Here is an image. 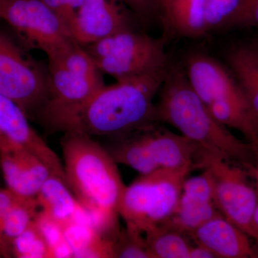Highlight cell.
Listing matches in <instances>:
<instances>
[{
  "label": "cell",
  "mask_w": 258,
  "mask_h": 258,
  "mask_svg": "<svg viewBox=\"0 0 258 258\" xmlns=\"http://www.w3.org/2000/svg\"><path fill=\"white\" fill-rule=\"evenodd\" d=\"M0 131L11 142L43 161L52 174L66 181L64 166L58 156L35 132L28 116L14 101L0 94Z\"/></svg>",
  "instance_id": "obj_13"
},
{
  "label": "cell",
  "mask_w": 258,
  "mask_h": 258,
  "mask_svg": "<svg viewBox=\"0 0 258 258\" xmlns=\"http://www.w3.org/2000/svg\"><path fill=\"white\" fill-rule=\"evenodd\" d=\"M0 256H1V254H0Z\"/></svg>",
  "instance_id": "obj_34"
},
{
  "label": "cell",
  "mask_w": 258,
  "mask_h": 258,
  "mask_svg": "<svg viewBox=\"0 0 258 258\" xmlns=\"http://www.w3.org/2000/svg\"><path fill=\"white\" fill-rule=\"evenodd\" d=\"M113 257L152 258L145 235L140 230L125 225L112 239Z\"/></svg>",
  "instance_id": "obj_22"
},
{
  "label": "cell",
  "mask_w": 258,
  "mask_h": 258,
  "mask_svg": "<svg viewBox=\"0 0 258 258\" xmlns=\"http://www.w3.org/2000/svg\"><path fill=\"white\" fill-rule=\"evenodd\" d=\"M66 24L71 31L82 8L83 0H42Z\"/></svg>",
  "instance_id": "obj_25"
},
{
  "label": "cell",
  "mask_w": 258,
  "mask_h": 258,
  "mask_svg": "<svg viewBox=\"0 0 258 258\" xmlns=\"http://www.w3.org/2000/svg\"><path fill=\"white\" fill-rule=\"evenodd\" d=\"M152 258H189L192 244L189 235L166 224H161L144 233Z\"/></svg>",
  "instance_id": "obj_21"
},
{
  "label": "cell",
  "mask_w": 258,
  "mask_h": 258,
  "mask_svg": "<svg viewBox=\"0 0 258 258\" xmlns=\"http://www.w3.org/2000/svg\"><path fill=\"white\" fill-rule=\"evenodd\" d=\"M207 169L215 183V201L222 215L252 239L258 189L248 171L200 147L194 169Z\"/></svg>",
  "instance_id": "obj_7"
},
{
  "label": "cell",
  "mask_w": 258,
  "mask_h": 258,
  "mask_svg": "<svg viewBox=\"0 0 258 258\" xmlns=\"http://www.w3.org/2000/svg\"><path fill=\"white\" fill-rule=\"evenodd\" d=\"M74 257H113L112 240L79 216L62 227Z\"/></svg>",
  "instance_id": "obj_19"
},
{
  "label": "cell",
  "mask_w": 258,
  "mask_h": 258,
  "mask_svg": "<svg viewBox=\"0 0 258 258\" xmlns=\"http://www.w3.org/2000/svg\"><path fill=\"white\" fill-rule=\"evenodd\" d=\"M191 166L179 169H159L142 174L125 186L118 207L125 225L145 233L165 223L175 212L183 184Z\"/></svg>",
  "instance_id": "obj_5"
},
{
  "label": "cell",
  "mask_w": 258,
  "mask_h": 258,
  "mask_svg": "<svg viewBox=\"0 0 258 258\" xmlns=\"http://www.w3.org/2000/svg\"><path fill=\"white\" fill-rule=\"evenodd\" d=\"M127 7L141 17H147L157 6V0H123Z\"/></svg>",
  "instance_id": "obj_28"
},
{
  "label": "cell",
  "mask_w": 258,
  "mask_h": 258,
  "mask_svg": "<svg viewBox=\"0 0 258 258\" xmlns=\"http://www.w3.org/2000/svg\"><path fill=\"white\" fill-rule=\"evenodd\" d=\"M36 200L40 211L61 227L77 218L83 210L67 182L55 174L42 185Z\"/></svg>",
  "instance_id": "obj_16"
},
{
  "label": "cell",
  "mask_w": 258,
  "mask_h": 258,
  "mask_svg": "<svg viewBox=\"0 0 258 258\" xmlns=\"http://www.w3.org/2000/svg\"><path fill=\"white\" fill-rule=\"evenodd\" d=\"M243 0H207V32L228 26Z\"/></svg>",
  "instance_id": "obj_24"
},
{
  "label": "cell",
  "mask_w": 258,
  "mask_h": 258,
  "mask_svg": "<svg viewBox=\"0 0 258 258\" xmlns=\"http://www.w3.org/2000/svg\"><path fill=\"white\" fill-rule=\"evenodd\" d=\"M99 71L92 57L78 42L49 57L52 95L38 120L43 122L89 99L104 86Z\"/></svg>",
  "instance_id": "obj_8"
},
{
  "label": "cell",
  "mask_w": 258,
  "mask_h": 258,
  "mask_svg": "<svg viewBox=\"0 0 258 258\" xmlns=\"http://www.w3.org/2000/svg\"><path fill=\"white\" fill-rule=\"evenodd\" d=\"M189 237L195 243L210 249L216 258L258 257L250 237L222 215L205 222Z\"/></svg>",
  "instance_id": "obj_15"
},
{
  "label": "cell",
  "mask_w": 258,
  "mask_h": 258,
  "mask_svg": "<svg viewBox=\"0 0 258 258\" xmlns=\"http://www.w3.org/2000/svg\"><path fill=\"white\" fill-rule=\"evenodd\" d=\"M87 47L98 69L117 81L167 69L162 41L128 28L113 32Z\"/></svg>",
  "instance_id": "obj_6"
},
{
  "label": "cell",
  "mask_w": 258,
  "mask_h": 258,
  "mask_svg": "<svg viewBox=\"0 0 258 258\" xmlns=\"http://www.w3.org/2000/svg\"><path fill=\"white\" fill-rule=\"evenodd\" d=\"M228 26L258 28V0H243Z\"/></svg>",
  "instance_id": "obj_26"
},
{
  "label": "cell",
  "mask_w": 258,
  "mask_h": 258,
  "mask_svg": "<svg viewBox=\"0 0 258 258\" xmlns=\"http://www.w3.org/2000/svg\"><path fill=\"white\" fill-rule=\"evenodd\" d=\"M185 74L195 92L220 123L238 131L247 142L257 137V120L230 69L210 56L197 53L186 60Z\"/></svg>",
  "instance_id": "obj_4"
},
{
  "label": "cell",
  "mask_w": 258,
  "mask_h": 258,
  "mask_svg": "<svg viewBox=\"0 0 258 258\" xmlns=\"http://www.w3.org/2000/svg\"><path fill=\"white\" fill-rule=\"evenodd\" d=\"M222 215L215 201V183L210 171L186 178L174 213L166 225L189 235L210 219Z\"/></svg>",
  "instance_id": "obj_11"
},
{
  "label": "cell",
  "mask_w": 258,
  "mask_h": 258,
  "mask_svg": "<svg viewBox=\"0 0 258 258\" xmlns=\"http://www.w3.org/2000/svg\"><path fill=\"white\" fill-rule=\"evenodd\" d=\"M227 60L258 121V42L235 45Z\"/></svg>",
  "instance_id": "obj_18"
},
{
  "label": "cell",
  "mask_w": 258,
  "mask_h": 258,
  "mask_svg": "<svg viewBox=\"0 0 258 258\" xmlns=\"http://www.w3.org/2000/svg\"><path fill=\"white\" fill-rule=\"evenodd\" d=\"M253 233V237H252V239H253V240L255 241L256 243H257L258 252V205L254 215Z\"/></svg>",
  "instance_id": "obj_31"
},
{
  "label": "cell",
  "mask_w": 258,
  "mask_h": 258,
  "mask_svg": "<svg viewBox=\"0 0 258 258\" xmlns=\"http://www.w3.org/2000/svg\"><path fill=\"white\" fill-rule=\"evenodd\" d=\"M158 122L139 129L149 157L158 169H179L191 166L200 147L181 135L159 126Z\"/></svg>",
  "instance_id": "obj_14"
},
{
  "label": "cell",
  "mask_w": 258,
  "mask_h": 258,
  "mask_svg": "<svg viewBox=\"0 0 258 258\" xmlns=\"http://www.w3.org/2000/svg\"><path fill=\"white\" fill-rule=\"evenodd\" d=\"M166 25L178 35L188 37L206 34L207 0H157Z\"/></svg>",
  "instance_id": "obj_17"
},
{
  "label": "cell",
  "mask_w": 258,
  "mask_h": 258,
  "mask_svg": "<svg viewBox=\"0 0 258 258\" xmlns=\"http://www.w3.org/2000/svg\"><path fill=\"white\" fill-rule=\"evenodd\" d=\"M155 104V120L177 129L204 150L244 169L253 165L252 144L235 137L212 115L197 94L185 71L168 70Z\"/></svg>",
  "instance_id": "obj_3"
},
{
  "label": "cell",
  "mask_w": 258,
  "mask_h": 258,
  "mask_svg": "<svg viewBox=\"0 0 258 258\" xmlns=\"http://www.w3.org/2000/svg\"><path fill=\"white\" fill-rule=\"evenodd\" d=\"M168 69L103 86L82 104L51 115L42 123L57 132L117 139L155 121L154 99Z\"/></svg>",
  "instance_id": "obj_1"
},
{
  "label": "cell",
  "mask_w": 258,
  "mask_h": 258,
  "mask_svg": "<svg viewBox=\"0 0 258 258\" xmlns=\"http://www.w3.org/2000/svg\"><path fill=\"white\" fill-rule=\"evenodd\" d=\"M254 154V164L247 169L249 176L253 180L258 189V136L250 142Z\"/></svg>",
  "instance_id": "obj_29"
},
{
  "label": "cell",
  "mask_w": 258,
  "mask_h": 258,
  "mask_svg": "<svg viewBox=\"0 0 258 258\" xmlns=\"http://www.w3.org/2000/svg\"><path fill=\"white\" fill-rule=\"evenodd\" d=\"M189 258H216L210 249L201 244L192 246L190 251Z\"/></svg>",
  "instance_id": "obj_30"
},
{
  "label": "cell",
  "mask_w": 258,
  "mask_h": 258,
  "mask_svg": "<svg viewBox=\"0 0 258 258\" xmlns=\"http://www.w3.org/2000/svg\"><path fill=\"white\" fill-rule=\"evenodd\" d=\"M61 140L66 181L90 225L102 235L119 230L118 207L125 185L117 163L92 137L66 132Z\"/></svg>",
  "instance_id": "obj_2"
},
{
  "label": "cell",
  "mask_w": 258,
  "mask_h": 258,
  "mask_svg": "<svg viewBox=\"0 0 258 258\" xmlns=\"http://www.w3.org/2000/svg\"><path fill=\"white\" fill-rule=\"evenodd\" d=\"M40 212L36 198L22 197L5 215L0 232V254H13L14 241L30 225Z\"/></svg>",
  "instance_id": "obj_20"
},
{
  "label": "cell",
  "mask_w": 258,
  "mask_h": 258,
  "mask_svg": "<svg viewBox=\"0 0 258 258\" xmlns=\"http://www.w3.org/2000/svg\"><path fill=\"white\" fill-rule=\"evenodd\" d=\"M22 197L13 192L8 188L0 189V232L7 212Z\"/></svg>",
  "instance_id": "obj_27"
},
{
  "label": "cell",
  "mask_w": 258,
  "mask_h": 258,
  "mask_svg": "<svg viewBox=\"0 0 258 258\" xmlns=\"http://www.w3.org/2000/svg\"><path fill=\"white\" fill-rule=\"evenodd\" d=\"M5 0H0V13H1L2 8H3V4H4Z\"/></svg>",
  "instance_id": "obj_33"
},
{
  "label": "cell",
  "mask_w": 258,
  "mask_h": 258,
  "mask_svg": "<svg viewBox=\"0 0 258 258\" xmlns=\"http://www.w3.org/2000/svg\"><path fill=\"white\" fill-rule=\"evenodd\" d=\"M0 19L9 24L27 46L57 55L77 42L66 24L42 0H5Z\"/></svg>",
  "instance_id": "obj_10"
},
{
  "label": "cell",
  "mask_w": 258,
  "mask_h": 258,
  "mask_svg": "<svg viewBox=\"0 0 258 258\" xmlns=\"http://www.w3.org/2000/svg\"><path fill=\"white\" fill-rule=\"evenodd\" d=\"M0 94L18 105L28 117L39 119L50 101L52 88L45 71L0 32Z\"/></svg>",
  "instance_id": "obj_9"
},
{
  "label": "cell",
  "mask_w": 258,
  "mask_h": 258,
  "mask_svg": "<svg viewBox=\"0 0 258 258\" xmlns=\"http://www.w3.org/2000/svg\"><path fill=\"white\" fill-rule=\"evenodd\" d=\"M10 140L7 138L4 134L0 131V151L3 148H4L7 144L10 143Z\"/></svg>",
  "instance_id": "obj_32"
},
{
  "label": "cell",
  "mask_w": 258,
  "mask_h": 258,
  "mask_svg": "<svg viewBox=\"0 0 258 258\" xmlns=\"http://www.w3.org/2000/svg\"><path fill=\"white\" fill-rule=\"evenodd\" d=\"M0 168L7 188L23 198H36L53 174L38 157L11 141L0 151Z\"/></svg>",
  "instance_id": "obj_12"
},
{
  "label": "cell",
  "mask_w": 258,
  "mask_h": 258,
  "mask_svg": "<svg viewBox=\"0 0 258 258\" xmlns=\"http://www.w3.org/2000/svg\"><path fill=\"white\" fill-rule=\"evenodd\" d=\"M13 254L19 258H50V249L36 218L15 239Z\"/></svg>",
  "instance_id": "obj_23"
}]
</instances>
